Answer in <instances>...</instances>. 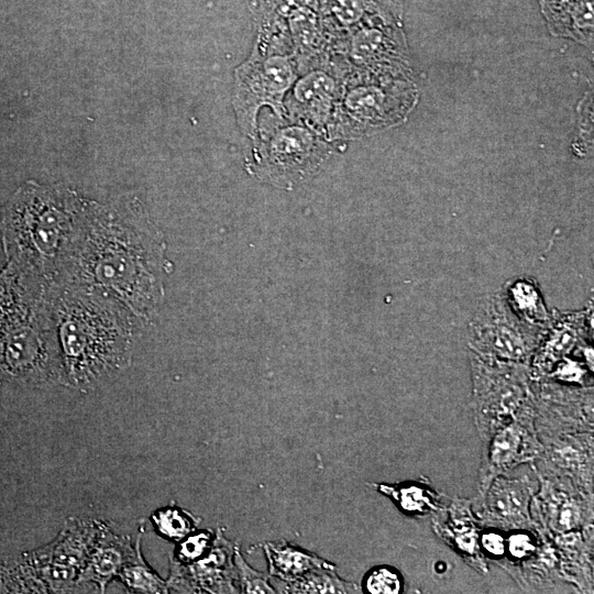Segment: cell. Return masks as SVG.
<instances>
[{
  "instance_id": "7402d4cb",
  "label": "cell",
  "mask_w": 594,
  "mask_h": 594,
  "mask_svg": "<svg viewBox=\"0 0 594 594\" xmlns=\"http://www.w3.org/2000/svg\"><path fill=\"white\" fill-rule=\"evenodd\" d=\"M233 563L240 586V593L246 594H274L277 591L268 583V573L256 571L249 565L235 543Z\"/></svg>"
},
{
  "instance_id": "8992f818",
  "label": "cell",
  "mask_w": 594,
  "mask_h": 594,
  "mask_svg": "<svg viewBox=\"0 0 594 594\" xmlns=\"http://www.w3.org/2000/svg\"><path fill=\"white\" fill-rule=\"evenodd\" d=\"M508 362L476 352L472 359L474 413L485 438L531 409L525 366Z\"/></svg>"
},
{
  "instance_id": "484cf974",
  "label": "cell",
  "mask_w": 594,
  "mask_h": 594,
  "mask_svg": "<svg viewBox=\"0 0 594 594\" xmlns=\"http://www.w3.org/2000/svg\"><path fill=\"white\" fill-rule=\"evenodd\" d=\"M536 543L532 536L528 532H516L506 540V548L514 559H524L534 554Z\"/></svg>"
},
{
  "instance_id": "30bf717a",
  "label": "cell",
  "mask_w": 594,
  "mask_h": 594,
  "mask_svg": "<svg viewBox=\"0 0 594 594\" xmlns=\"http://www.w3.org/2000/svg\"><path fill=\"white\" fill-rule=\"evenodd\" d=\"M531 409L491 436L480 475L481 495L491 482L510 469L539 455L541 446L531 430Z\"/></svg>"
},
{
  "instance_id": "e0dca14e",
  "label": "cell",
  "mask_w": 594,
  "mask_h": 594,
  "mask_svg": "<svg viewBox=\"0 0 594 594\" xmlns=\"http://www.w3.org/2000/svg\"><path fill=\"white\" fill-rule=\"evenodd\" d=\"M371 486L389 497L406 514H426L437 508L438 505L433 492L419 483H398L394 485L374 483Z\"/></svg>"
},
{
  "instance_id": "603a6c76",
  "label": "cell",
  "mask_w": 594,
  "mask_h": 594,
  "mask_svg": "<svg viewBox=\"0 0 594 594\" xmlns=\"http://www.w3.org/2000/svg\"><path fill=\"white\" fill-rule=\"evenodd\" d=\"M582 442L576 438L565 436L564 440H560L552 446L550 455L552 461L561 469L572 470L580 472L584 465L590 468L588 453L583 451Z\"/></svg>"
},
{
  "instance_id": "2e32d148",
  "label": "cell",
  "mask_w": 594,
  "mask_h": 594,
  "mask_svg": "<svg viewBox=\"0 0 594 594\" xmlns=\"http://www.w3.org/2000/svg\"><path fill=\"white\" fill-rule=\"evenodd\" d=\"M142 534L138 536L135 554L122 566L119 580L130 593L160 594L168 593L166 580L145 561L141 550Z\"/></svg>"
},
{
  "instance_id": "8fae6325",
  "label": "cell",
  "mask_w": 594,
  "mask_h": 594,
  "mask_svg": "<svg viewBox=\"0 0 594 594\" xmlns=\"http://www.w3.org/2000/svg\"><path fill=\"white\" fill-rule=\"evenodd\" d=\"M136 546L138 539L132 543L130 536L118 534L109 521L103 520L80 572V590L96 588L103 593L108 584L117 579L122 566L135 554Z\"/></svg>"
},
{
  "instance_id": "7a4b0ae2",
  "label": "cell",
  "mask_w": 594,
  "mask_h": 594,
  "mask_svg": "<svg viewBox=\"0 0 594 594\" xmlns=\"http://www.w3.org/2000/svg\"><path fill=\"white\" fill-rule=\"evenodd\" d=\"M48 298L62 385L91 391L131 365L136 318L124 305L76 284H52Z\"/></svg>"
},
{
  "instance_id": "9a60e30c",
  "label": "cell",
  "mask_w": 594,
  "mask_h": 594,
  "mask_svg": "<svg viewBox=\"0 0 594 594\" xmlns=\"http://www.w3.org/2000/svg\"><path fill=\"white\" fill-rule=\"evenodd\" d=\"M542 508L546 524L557 532H566L578 528L583 518L582 508L578 499L561 488L543 486Z\"/></svg>"
},
{
  "instance_id": "4fadbf2b",
  "label": "cell",
  "mask_w": 594,
  "mask_h": 594,
  "mask_svg": "<svg viewBox=\"0 0 594 594\" xmlns=\"http://www.w3.org/2000/svg\"><path fill=\"white\" fill-rule=\"evenodd\" d=\"M548 28L556 35L587 43L593 33V0H538Z\"/></svg>"
},
{
  "instance_id": "ffe728a7",
  "label": "cell",
  "mask_w": 594,
  "mask_h": 594,
  "mask_svg": "<svg viewBox=\"0 0 594 594\" xmlns=\"http://www.w3.org/2000/svg\"><path fill=\"white\" fill-rule=\"evenodd\" d=\"M359 586L353 582L341 579L334 568L316 569L299 580L288 583L287 593H356Z\"/></svg>"
},
{
  "instance_id": "5bb4252c",
  "label": "cell",
  "mask_w": 594,
  "mask_h": 594,
  "mask_svg": "<svg viewBox=\"0 0 594 594\" xmlns=\"http://www.w3.org/2000/svg\"><path fill=\"white\" fill-rule=\"evenodd\" d=\"M468 506L466 501H454L450 508L451 521L448 524L438 522L436 528L461 556L475 563L476 566H482L485 571L479 546L477 529Z\"/></svg>"
},
{
  "instance_id": "52a82bcc",
  "label": "cell",
  "mask_w": 594,
  "mask_h": 594,
  "mask_svg": "<svg viewBox=\"0 0 594 594\" xmlns=\"http://www.w3.org/2000/svg\"><path fill=\"white\" fill-rule=\"evenodd\" d=\"M543 328L521 319L504 296L487 298L472 322V341L476 353L503 361H526L540 340Z\"/></svg>"
},
{
  "instance_id": "cb8c5ba5",
  "label": "cell",
  "mask_w": 594,
  "mask_h": 594,
  "mask_svg": "<svg viewBox=\"0 0 594 594\" xmlns=\"http://www.w3.org/2000/svg\"><path fill=\"white\" fill-rule=\"evenodd\" d=\"M362 588L364 593L396 594L403 591L404 583L397 570L387 565H378L364 575Z\"/></svg>"
},
{
  "instance_id": "d4e9b609",
  "label": "cell",
  "mask_w": 594,
  "mask_h": 594,
  "mask_svg": "<svg viewBox=\"0 0 594 594\" xmlns=\"http://www.w3.org/2000/svg\"><path fill=\"white\" fill-rule=\"evenodd\" d=\"M574 331L560 329L544 343L538 355V365L541 371L550 369L551 364L561 360L575 344Z\"/></svg>"
},
{
  "instance_id": "44dd1931",
  "label": "cell",
  "mask_w": 594,
  "mask_h": 594,
  "mask_svg": "<svg viewBox=\"0 0 594 594\" xmlns=\"http://www.w3.org/2000/svg\"><path fill=\"white\" fill-rule=\"evenodd\" d=\"M215 536L216 532L211 529L197 528L176 542V547L169 557L184 564L193 563L208 553Z\"/></svg>"
},
{
  "instance_id": "7c38bea8",
  "label": "cell",
  "mask_w": 594,
  "mask_h": 594,
  "mask_svg": "<svg viewBox=\"0 0 594 594\" xmlns=\"http://www.w3.org/2000/svg\"><path fill=\"white\" fill-rule=\"evenodd\" d=\"M268 575L293 583L316 569L334 568L332 562L284 539L262 543Z\"/></svg>"
},
{
  "instance_id": "4316f807",
  "label": "cell",
  "mask_w": 594,
  "mask_h": 594,
  "mask_svg": "<svg viewBox=\"0 0 594 594\" xmlns=\"http://www.w3.org/2000/svg\"><path fill=\"white\" fill-rule=\"evenodd\" d=\"M480 542L484 551L491 556H503L506 551V540L497 532H484Z\"/></svg>"
},
{
  "instance_id": "ac0fdd59",
  "label": "cell",
  "mask_w": 594,
  "mask_h": 594,
  "mask_svg": "<svg viewBox=\"0 0 594 594\" xmlns=\"http://www.w3.org/2000/svg\"><path fill=\"white\" fill-rule=\"evenodd\" d=\"M150 521L160 537L176 543L197 529L201 518L170 502L155 509L150 516Z\"/></svg>"
},
{
  "instance_id": "5b68a950",
  "label": "cell",
  "mask_w": 594,
  "mask_h": 594,
  "mask_svg": "<svg viewBox=\"0 0 594 594\" xmlns=\"http://www.w3.org/2000/svg\"><path fill=\"white\" fill-rule=\"evenodd\" d=\"M0 381L29 387L61 384L48 297L38 306L0 319Z\"/></svg>"
},
{
  "instance_id": "277c9868",
  "label": "cell",
  "mask_w": 594,
  "mask_h": 594,
  "mask_svg": "<svg viewBox=\"0 0 594 594\" xmlns=\"http://www.w3.org/2000/svg\"><path fill=\"white\" fill-rule=\"evenodd\" d=\"M103 519L70 516L48 543L4 558L0 579L10 593H75Z\"/></svg>"
},
{
  "instance_id": "83f0119b",
  "label": "cell",
  "mask_w": 594,
  "mask_h": 594,
  "mask_svg": "<svg viewBox=\"0 0 594 594\" xmlns=\"http://www.w3.org/2000/svg\"><path fill=\"white\" fill-rule=\"evenodd\" d=\"M583 370L575 362L568 361L561 363L556 372L552 373L553 376L568 382H580L583 375Z\"/></svg>"
},
{
  "instance_id": "3957f363",
  "label": "cell",
  "mask_w": 594,
  "mask_h": 594,
  "mask_svg": "<svg viewBox=\"0 0 594 594\" xmlns=\"http://www.w3.org/2000/svg\"><path fill=\"white\" fill-rule=\"evenodd\" d=\"M86 201L62 185L22 184L0 207L6 265L54 284Z\"/></svg>"
},
{
  "instance_id": "d6986e66",
  "label": "cell",
  "mask_w": 594,
  "mask_h": 594,
  "mask_svg": "<svg viewBox=\"0 0 594 594\" xmlns=\"http://www.w3.org/2000/svg\"><path fill=\"white\" fill-rule=\"evenodd\" d=\"M504 297L521 319L544 329L549 317L534 283L518 279L506 289Z\"/></svg>"
},
{
  "instance_id": "ba28073f",
  "label": "cell",
  "mask_w": 594,
  "mask_h": 594,
  "mask_svg": "<svg viewBox=\"0 0 594 594\" xmlns=\"http://www.w3.org/2000/svg\"><path fill=\"white\" fill-rule=\"evenodd\" d=\"M234 548L235 543L218 528L210 550L199 560L184 564L169 557L168 593H240Z\"/></svg>"
},
{
  "instance_id": "6da1fadb",
  "label": "cell",
  "mask_w": 594,
  "mask_h": 594,
  "mask_svg": "<svg viewBox=\"0 0 594 594\" xmlns=\"http://www.w3.org/2000/svg\"><path fill=\"white\" fill-rule=\"evenodd\" d=\"M160 231L135 200H87L54 284L89 286L145 320L161 305L167 271Z\"/></svg>"
},
{
  "instance_id": "9c48e42d",
  "label": "cell",
  "mask_w": 594,
  "mask_h": 594,
  "mask_svg": "<svg viewBox=\"0 0 594 594\" xmlns=\"http://www.w3.org/2000/svg\"><path fill=\"white\" fill-rule=\"evenodd\" d=\"M538 490L531 475L496 476L481 495L476 513L484 525L503 529H528L532 525L529 504Z\"/></svg>"
}]
</instances>
